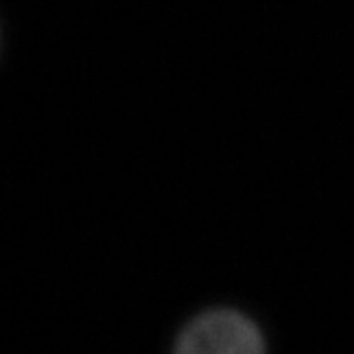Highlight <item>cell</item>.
<instances>
[{
    "label": "cell",
    "mask_w": 354,
    "mask_h": 354,
    "mask_svg": "<svg viewBox=\"0 0 354 354\" xmlns=\"http://www.w3.org/2000/svg\"><path fill=\"white\" fill-rule=\"evenodd\" d=\"M175 350L186 354H257L265 350V337L241 312L209 310L182 328Z\"/></svg>",
    "instance_id": "6da1fadb"
}]
</instances>
